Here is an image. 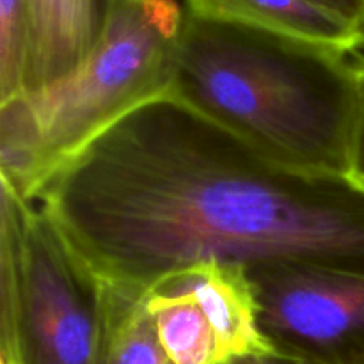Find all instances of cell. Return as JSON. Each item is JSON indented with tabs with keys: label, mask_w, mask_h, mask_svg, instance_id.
Segmentation results:
<instances>
[{
	"label": "cell",
	"mask_w": 364,
	"mask_h": 364,
	"mask_svg": "<svg viewBox=\"0 0 364 364\" xmlns=\"http://www.w3.org/2000/svg\"><path fill=\"white\" fill-rule=\"evenodd\" d=\"M102 279L148 288L199 262L364 276V191L281 166L173 96L142 103L31 199Z\"/></svg>",
	"instance_id": "cell-1"
},
{
	"label": "cell",
	"mask_w": 364,
	"mask_h": 364,
	"mask_svg": "<svg viewBox=\"0 0 364 364\" xmlns=\"http://www.w3.org/2000/svg\"><path fill=\"white\" fill-rule=\"evenodd\" d=\"M167 96L281 166L347 176L359 102L350 53L187 13Z\"/></svg>",
	"instance_id": "cell-2"
},
{
	"label": "cell",
	"mask_w": 364,
	"mask_h": 364,
	"mask_svg": "<svg viewBox=\"0 0 364 364\" xmlns=\"http://www.w3.org/2000/svg\"><path fill=\"white\" fill-rule=\"evenodd\" d=\"M180 34L153 20L141 0H116L102 41L75 73L0 103L2 181L31 201L96 135L169 95Z\"/></svg>",
	"instance_id": "cell-3"
},
{
	"label": "cell",
	"mask_w": 364,
	"mask_h": 364,
	"mask_svg": "<svg viewBox=\"0 0 364 364\" xmlns=\"http://www.w3.org/2000/svg\"><path fill=\"white\" fill-rule=\"evenodd\" d=\"M0 203V364H95L102 279L6 181Z\"/></svg>",
	"instance_id": "cell-4"
},
{
	"label": "cell",
	"mask_w": 364,
	"mask_h": 364,
	"mask_svg": "<svg viewBox=\"0 0 364 364\" xmlns=\"http://www.w3.org/2000/svg\"><path fill=\"white\" fill-rule=\"evenodd\" d=\"M247 274L259 331L277 354L323 364L364 358V276L301 265Z\"/></svg>",
	"instance_id": "cell-5"
},
{
	"label": "cell",
	"mask_w": 364,
	"mask_h": 364,
	"mask_svg": "<svg viewBox=\"0 0 364 364\" xmlns=\"http://www.w3.org/2000/svg\"><path fill=\"white\" fill-rule=\"evenodd\" d=\"M198 302L212 326L219 364L237 355L276 352L258 326V302L244 267L199 262L156 279L146 291Z\"/></svg>",
	"instance_id": "cell-6"
},
{
	"label": "cell",
	"mask_w": 364,
	"mask_h": 364,
	"mask_svg": "<svg viewBox=\"0 0 364 364\" xmlns=\"http://www.w3.org/2000/svg\"><path fill=\"white\" fill-rule=\"evenodd\" d=\"M116 0H27L23 91L45 89L78 70L102 41Z\"/></svg>",
	"instance_id": "cell-7"
},
{
	"label": "cell",
	"mask_w": 364,
	"mask_h": 364,
	"mask_svg": "<svg viewBox=\"0 0 364 364\" xmlns=\"http://www.w3.org/2000/svg\"><path fill=\"white\" fill-rule=\"evenodd\" d=\"M187 13L208 20L251 25L361 55L364 38L355 25L313 0H185Z\"/></svg>",
	"instance_id": "cell-8"
},
{
	"label": "cell",
	"mask_w": 364,
	"mask_h": 364,
	"mask_svg": "<svg viewBox=\"0 0 364 364\" xmlns=\"http://www.w3.org/2000/svg\"><path fill=\"white\" fill-rule=\"evenodd\" d=\"M102 290L103 318L95 364H173L146 308V291L107 279H102Z\"/></svg>",
	"instance_id": "cell-9"
},
{
	"label": "cell",
	"mask_w": 364,
	"mask_h": 364,
	"mask_svg": "<svg viewBox=\"0 0 364 364\" xmlns=\"http://www.w3.org/2000/svg\"><path fill=\"white\" fill-rule=\"evenodd\" d=\"M146 308L173 364H219L215 334L198 302L146 294Z\"/></svg>",
	"instance_id": "cell-10"
},
{
	"label": "cell",
	"mask_w": 364,
	"mask_h": 364,
	"mask_svg": "<svg viewBox=\"0 0 364 364\" xmlns=\"http://www.w3.org/2000/svg\"><path fill=\"white\" fill-rule=\"evenodd\" d=\"M27 0H0V103L23 92Z\"/></svg>",
	"instance_id": "cell-11"
},
{
	"label": "cell",
	"mask_w": 364,
	"mask_h": 364,
	"mask_svg": "<svg viewBox=\"0 0 364 364\" xmlns=\"http://www.w3.org/2000/svg\"><path fill=\"white\" fill-rule=\"evenodd\" d=\"M347 178L364 191V63H359V102L350 146V166Z\"/></svg>",
	"instance_id": "cell-12"
},
{
	"label": "cell",
	"mask_w": 364,
	"mask_h": 364,
	"mask_svg": "<svg viewBox=\"0 0 364 364\" xmlns=\"http://www.w3.org/2000/svg\"><path fill=\"white\" fill-rule=\"evenodd\" d=\"M313 2L343 16L345 20H348L361 31L364 38V0H313Z\"/></svg>",
	"instance_id": "cell-13"
},
{
	"label": "cell",
	"mask_w": 364,
	"mask_h": 364,
	"mask_svg": "<svg viewBox=\"0 0 364 364\" xmlns=\"http://www.w3.org/2000/svg\"><path fill=\"white\" fill-rule=\"evenodd\" d=\"M223 364H302L299 359L277 354V352H259V354H245L231 358Z\"/></svg>",
	"instance_id": "cell-14"
},
{
	"label": "cell",
	"mask_w": 364,
	"mask_h": 364,
	"mask_svg": "<svg viewBox=\"0 0 364 364\" xmlns=\"http://www.w3.org/2000/svg\"><path fill=\"white\" fill-rule=\"evenodd\" d=\"M302 364H323V363H306V361H301ZM336 364H364V358H359V359H354V361H347V363H336Z\"/></svg>",
	"instance_id": "cell-15"
},
{
	"label": "cell",
	"mask_w": 364,
	"mask_h": 364,
	"mask_svg": "<svg viewBox=\"0 0 364 364\" xmlns=\"http://www.w3.org/2000/svg\"><path fill=\"white\" fill-rule=\"evenodd\" d=\"M359 63H364V46H363V52H361V55H359Z\"/></svg>",
	"instance_id": "cell-16"
}]
</instances>
